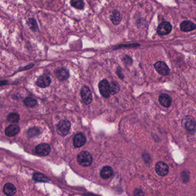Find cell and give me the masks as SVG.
I'll return each mask as SVG.
<instances>
[{
	"label": "cell",
	"instance_id": "6da1fadb",
	"mask_svg": "<svg viewBox=\"0 0 196 196\" xmlns=\"http://www.w3.org/2000/svg\"><path fill=\"white\" fill-rule=\"evenodd\" d=\"M77 161L80 165L83 167H87L92 163L93 157L89 152L83 151L78 155Z\"/></svg>",
	"mask_w": 196,
	"mask_h": 196
},
{
	"label": "cell",
	"instance_id": "7a4b0ae2",
	"mask_svg": "<svg viewBox=\"0 0 196 196\" xmlns=\"http://www.w3.org/2000/svg\"><path fill=\"white\" fill-rule=\"evenodd\" d=\"M71 127L70 121L67 120H61L57 126V132L62 136H65L69 133Z\"/></svg>",
	"mask_w": 196,
	"mask_h": 196
},
{
	"label": "cell",
	"instance_id": "3957f363",
	"mask_svg": "<svg viewBox=\"0 0 196 196\" xmlns=\"http://www.w3.org/2000/svg\"><path fill=\"white\" fill-rule=\"evenodd\" d=\"M98 87L101 94L105 98H108L110 96L109 83L107 79L102 80L98 84Z\"/></svg>",
	"mask_w": 196,
	"mask_h": 196
},
{
	"label": "cell",
	"instance_id": "277c9868",
	"mask_svg": "<svg viewBox=\"0 0 196 196\" xmlns=\"http://www.w3.org/2000/svg\"><path fill=\"white\" fill-rule=\"evenodd\" d=\"M172 30V25L169 22H162L157 28L158 34L163 36L169 34Z\"/></svg>",
	"mask_w": 196,
	"mask_h": 196
},
{
	"label": "cell",
	"instance_id": "5b68a950",
	"mask_svg": "<svg viewBox=\"0 0 196 196\" xmlns=\"http://www.w3.org/2000/svg\"><path fill=\"white\" fill-rule=\"evenodd\" d=\"M81 95L83 103L86 105H89L92 103V95L89 87H87V86H83L81 90Z\"/></svg>",
	"mask_w": 196,
	"mask_h": 196
},
{
	"label": "cell",
	"instance_id": "8992f818",
	"mask_svg": "<svg viewBox=\"0 0 196 196\" xmlns=\"http://www.w3.org/2000/svg\"><path fill=\"white\" fill-rule=\"evenodd\" d=\"M154 67L156 72L162 76H167L170 73V69L165 62L158 61L154 64Z\"/></svg>",
	"mask_w": 196,
	"mask_h": 196
},
{
	"label": "cell",
	"instance_id": "52a82bcc",
	"mask_svg": "<svg viewBox=\"0 0 196 196\" xmlns=\"http://www.w3.org/2000/svg\"><path fill=\"white\" fill-rule=\"evenodd\" d=\"M169 166L165 162H159L155 166V171L159 176L164 177L169 172Z\"/></svg>",
	"mask_w": 196,
	"mask_h": 196
},
{
	"label": "cell",
	"instance_id": "ba28073f",
	"mask_svg": "<svg viewBox=\"0 0 196 196\" xmlns=\"http://www.w3.org/2000/svg\"><path fill=\"white\" fill-rule=\"evenodd\" d=\"M36 152L40 156H46L50 152V146L47 143H41L38 145L35 149Z\"/></svg>",
	"mask_w": 196,
	"mask_h": 196
},
{
	"label": "cell",
	"instance_id": "9c48e42d",
	"mask_svg": "<svg viewBox=\"0 0 196 196\" xmlns=\"http://www.w3.org/2000/svg\"><path fill=\"white\" fill-rule=\"evenodd\" d=\"M86 139L84 135L81 133H79L76 135L73 139V143L74 146L77 147L79 148L83 146L86 143Z\"/></svg>",
	"mask_w": 196,
	"mask_h": 196
},
{
	"label": "cell",
	"instance_id": "30bf717a",
	"mask_svg": "<svg viewBox=\"0 0 196 196\" xmlns=\"http://www.w3.org/2000/svg\"><path fill=\"white\" fill-rule=\"evenodd\" d=\"M180 28L183 32L192 31L196 29V24L190 21H184L180 24Z\"/></svg>",
	"mask_w": 196,
	"mask_h": 196
},
{
	"label": "cell",
	"instance_id": "8fae6325",
	"mask_svg": "<svg viewBox=\"0 0 196 196\" xmlns=\"http://www.w3.org/2000/svg\"><path fill=\"white\" fill-rule=\"evenodd\" d=\"M51 83V79L48 76H42L38 78L36 81V85L40 87L45 88L50 86Z\"/></svg>",
	"mask_w": 196,
	"mask_h": 196
},
{
	"label": "cell",
	"instance_id": "7c38bea8",
	"mask_svg": "<svg viewBox=\"0 0 196 196\" xmlns=\"http://www.w3.org/2000/svg\"><path fill=\"white\" fill-rule=\"evenodd\" d=\"M159 101L160 104L165 108H169L172 102L171 97L167 94H162L159 97Z\"/></svg>",
	"mask_w": 196,
	"mask_h": 196
},
{
	"label": "cell",
	"instance_id": "4fadbf2b",
	"mask_svg": "<svg viewBox=\"0 0 196 196\" xmlns=\"http://www.w3.org/2000/svg\"><path fill=\"white\" fill-rule=\"evenodd\" d=\"M20 132V128L16 125H10L5 129V133L7 136L12 137Z\"/></svg>",
	"mask_w": 196,
	"mask_h": 196
},
{
	"label": "cell",
	"instance_id": "5bb4252c",
	"mask_svg": "<svg viewBox=\"0 0 196 196\" xmlns=\"http://www.w3.org/2000/svg\"><path fill=\"white\" fill-rule=\"evenodd\" d=\"M114 171L110 166H104L100 172V176L103 179H108L113 175Z\"/></svg>",
	"mask_w": 196,
	"mask_h": 196
},
{
	"label": "cell",
	"instance_id": "9a60e30c",
	"mask_svg": "<svg viewBox=\"0 0 196 196\" xmlns=\"http://www.w3.org/2000/svg\"><path fill=\"white\" fill-rule=\"evenodd\" d=\"M3 192L8 196H12L14 195L16 192V187L11 183H7L3 188Z\"/></svg>",
	"mask_w": 196,
	"mask_h": 196
},
{
	"label": "cell",
	"instance_id": "2e32d148",
	"mask_svg": "<svg viewBox=\"0 0 196 196\" xmlns=\"http://www.w3.org/2000/svg\"><path fill=\"white\" fill-rule=\"evenodd\" d=\"M56 76L60 81H65L69 77V72L67 70L64 68L59 69L56 72Z\"/></svg>",
	"mask_w": 196,
	"mask_h": 196
},
{
	"label": "cell",
	"instance_id": "e0dca14e",
	"mask_svg": "<svg viewBox=\"0 0 196 196\" xmlns=\"http://www.w3.org/2000/svg\"><path fill=\"white\" fill-rule=\"evenodd\" d=\"M110 19L111 21L114 25H117L119 24L122 20V17L120 13L117 10H114L112 12V14L110 16Z\"/></svg>",
	"mask_w": 196,
	"mask_h": 196
},
{
	"label": "cell",
	"instance_id": "ac0fdd59",
	"mask_svg": "<svg viewBox=\"0 0 196 196\" xmlns=\"http://www.w3.org/2000/svg\"><path fill=\"white\" fill-rule=\"evenodd\" d=\"M185 126L187 131L191 132H194L196 130V122L192 118H190L189 119H188L186 121Z\"/></svg>",
	"mask_w": 196,
	"mask_h": 196
},
{
	"label": "cell",
	"instance_id": "d6986e66",
	"mask_svg": "<svg viewBox=\"0 0 196 196\" xmlns=\"http://www.w3.org/2000/svg\"><path fill=\"white\" fill-rule=\"evenodd\" d=\"M120 87L116 81H112L109 83V91L110 94H116L119 92Z\"/></svg>",
	"mask_w": 196,
	"mask_h": 196
},
{
	"label": "cell",
	"instance_id": "ffe728a7",
	"mask_svg": "<svg viewBox=\"0 0 196 196\" xmlns=\"http://www.w3.org/2000/svg\"><path fill=\"white\" fill-rule=\"evenodd\" d=\"M71 5L78 9H83L85 8V3L81 0H72L71 1Z\"/></svg>",
	"mask_w": 196,
	"mask_h": 196
},
{
	"label": "cell",
	"instance_id": "44dd1931",
	"mask_svg": "<svg viewBox=\"0 0 196 196\" xmlns=\"http://www.w3.org/2000/svg\"><path fill=\"white\" fill-rule=\"evenodd\" d=\"M24 104L28 107H34L37 104V101L32 97H27L24 101Z\"/></svg>",
	"mask_w": 196,
	"mask_h": 196
},
{
	"label": "cell",
	"instance_id": "7402d4cb",
	"mask_svg": "<svg viewBox=\"0 0 196 196\" xmlns=\"http://www.w3.org/2000/svg\"><path fill=\"white\" fill-rule=\"evenodd\" d=\"M34 179L36 181H39V182H48L49 179L45 177V176L40 174V173H34L33 176Z\"/></svg>",
	"mask_w": 196,
	"mask_h": 196
},
{
	"label": "cell",
	"instance_id": "603a6c76",
	"mask_svg": "<svg viewBox=\"0 0 196 196\" xmlns=\"http://www.w3.org/2000/svg\"><path fill=\"white\" fill-rule=\"evenodd\" d=\"M7 119L10 123H17L20 119V116L16 113H11L8 116Z\"/></svg>",
	"mask_w": 196,
	"mask_h": 196
},
{
	"label": "cell",
	"instance_id": "cb8c5ba5",
	"mask_svg": "<svg viewBox=\"0 0 196 196\" xmlns=\"http://www.w3.org/2000/svg\"><path fill=\"white\" fill-rule=\"evenodd\" d=\"M40 131L39 130V129L36 127L32 128L28 131V135L29 136H35L40 134Z\"/></svg>",
	"mask_w": 196,
	"mask_h": 196
},
{
	"label": "cell",
	"instance_id": "d4e9b609",
	"mask_svg": "<svg viewBox=\"0 0 196 196\" xmlns=\"http://www.w3.org/2000/svg\"><path fill=\"white\" fill-rule=\"evenodd\" d=\"M28 25L29 27L34 31H36L38 29V26L36 23V21L34 19H30L28 21Z\"/></svg>",
	"mask_w": 196,
	"mask_h": 196
},
{
	"label": "cell",
	"instance_id": "484cf974",
	"mask_svg": "<svg viewBox=\"0 0 196 196\" xmlns=\"http://www.w3.org/2000/svg\"><path fill=\"white\" fill-rule=\"evenodd\" d=\"M124 61L126 64H131L132 63V59L130 57L128 56H125V58H124Z\"/></svg>",
	"mask_w": 196,
	"mask_h": 196
},
{
	"label": "cell",
	"instance_id": "4316f807",
	"mask_svg": "<svg viewBox=\"0 0 196 196\" xmlns=\"http://www.w3.org/2000/svg\"><path fill=\"white\" fill-rule=\"evenodd\" d=\"M135 196H143V193L140 190L137 189L135 192Z\"/></svg>",
	"mask_w": 196,
	"mask_h": 196
},
{
	"label": "cell",
	"instance_id": "83f0119b",
	"mask_svg": "<svg viewBox=\"0 0 196 196\" xmlns=\"http://www.w3.org/2000/svg\"><path fill=\"white\" fill-rule=\"evenodd\" d=\"M7 81H0V86H2V85H5V84H7Z\"/></svg>",
	"mask_w": 196,
	"mask_h": 196
}]
</instances>
